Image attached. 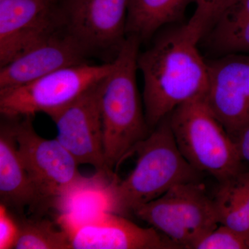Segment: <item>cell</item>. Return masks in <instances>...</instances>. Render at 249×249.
<instances>
[{"label": "cell", "instance_id": "1", "mask_svg": "<svg viewBox=\"0 0 249 249\" xmlns=\"http://www.w3.org/2000/svg\"><path fill=\"white\" fill-rule=\"evenodd\" d=\"M201 39L188 24L157 33L151 46L139 52L143 77L144 110L150 132L176 108L206 96L207 62L201 55Z\"/></svg>", "mask_w": 249, "mask_h": 249}, {"label": "cell", "instance_id": "2", "mask_svg": "<svg viewBox=\"0 0 249 249\" xmlns=\"http://www.w3.org/2000/svg\"><path fill=\"white\" fill-rule=\"evenodd\" d=\"M34 116L14 117V131L19 153L34 194L30 210L42 216L49 209L68 213L79 198L102 193L111 181L102 173L83 176L74 157L60 142L43 138L33 124Z\"/></svg>", "mask_w": 249, "mask_h": 249}, {"label": "cell", "instance_id": "3", "mask_svg": "<svg viewBox=\"0 0 249 249\" xmlns=\"http://www.w3.org/2000/svg\"><path fill=\"white\" fill-rule=\"evenodd\" d=\"M135 167L127 178L114 175L102 193L103 210L127 217L179 183L199 181L201 173L183 157L167 116L136 147Z\"/></svg>", "mask_w": 249, "mask_h": 249}, {"label": "cell", "instance_id": "4", "mask_svg": "<svg viewBox=\"0 0 249 249\" xmlns=\"http://www.w3.org/2000/svg\"><path fill=\"white\" fill-rule=\"evenodd\" d=\"M142 43L137 36H127L100 86L105 160L114 173L150 133L137 82Z\"/></svg>", "mask_w": 249, "mask_h": 249}, {"label": "cell", "instance_id": "5", "mask_svg": "<svg viewBox=\"0 0 249 249\" xmlns=\"http://www.w3.org/2000/svg\"><path fill=\"white\" fill-rule=\"evenodd\" d=\"M168 118L178 150L195 169L219 183L242 172L235 140L214 115L206 96L181 105Z\"/></svg>", "mask_w": 249, "mask_h": 249}, {"label": "cell", "instance_id": "6", "mask_svg": "<svg viewBox=\"0 0 249 249\" xmlns=\"http://www.w3.org/2000/svg\"><path fill=\"white\" fill-rule=\"evenodd\" d=\"M134 215L168 237L178 249H193L219 225L214 199L199 181L179 183L155 200L139 206Z\"/></svg>", "mask_w": 249, "mask_h": 249}, {"label": "cell", "instance_id": "7", "mask_svg": "<svg viewBox=\"0 0 249 249\" xmlns=\"http://www.w3.org/2000/svg\"><path fill=\"white\" fill-rule=\"evenodd\" d=\"M113 63L89 62L65 67L27 84L0 90V112L5 117L51 115L73 102L102 80Z\"/></svg>", "mask_w": 249, "mask_h": 249}, {"label": "cell", "instance_id": "8", "mask_svg": "<svg viewBox=\"0 0 249 249\" xmlns=\"http://www.w3.org/2000/svg\"><path fill=\"white\" fill-rule=\"evenodd\" d=\"M130 0H62V25L89 56L111 62L127 38Z\"/></svg>", "mask_w": 249, "mask_h": 249}, {"label": "cell", "instance_id": "9", "mask_svg": "<svg viewBox=\"0 0 249 249\" xmlns=\"http://www.w3.org/2000/svg\"><path fill=\"white\" fill-rule=\"evenodd\" d=\"M101 81L73 102L49 115L57 128L56 139L79 165H89L112 179L105 160L103 131L100 109Z\"/></svg>", "mask_w": 249, "mask_h": 249}, {"label": "cell", "instance_id": "10", "mask_svg": "<svg viewBox=\"0 0 249 249\" xmlns=\"http://www.w3.org/2000/svg\"><path fill=\"white\" fill-rule=\"evenodd\" d=\"M60 0H0V67L63 30Z\"/></svg>", "mask_w": 249, "mask_h": 249}, {"label": "cell", "instance_id": "11", "mask_svg": "<svg viewBox=\"0 0 249 249\" xmlns=\"http://www.w3.org/2000/svg\"><path fill=\"white\" fill-rule=\"evenodd\" d=\"M59 222L73 249H179L155 228L139 227L103 209L81 220L61 217Z\"/></svg>", "mask_w": 249, "mask_h": 249}, {"label": "cell", "instance_id": "12", "mask_svg": "<svg viewBox=\"0 0 249 249\" xmlns=\"http://www.w3.org/2000/svg\"><path fill=\"white\" fill-rule=\"evenodd\" d=\"M206 62V101L228 133L235 139L249 125V55L228 54Z\"/></svg>", "mask_w": 249, "mask_h": 249}, {"label": "cell", "instance_id": "13", "mask_svg": "<svg viewBox=\"0 0 249 249\" xmlns=\"http://www.w3.org/2000/svg\"><path fill=\"white\" fill-rule=\"evenodd\" d=\"M88 54L62 30L0 67V90L27 84L65 67L88 62Z\"/></svg>", "mask_w": 249, "mask_h": 249}, {"label": "cell", "instance_id": "14", "mask_svg": "<svg viewBox=\"0 0 249 249\" xmlns=\"http://www.w3.org/2000/svg\"><path fill=\"white\" fill-rule=\"evenodd\" d=\"M0 126V198L19 216L34 203L29 175L19 153L14 131V118L5 117Z\"/></svg>", "mask_w": 249, "mask_h": 249}, {"label": "cell", "instance_id": "15", "mask_svg": "<svg viewBox=\"0 0 249 249\" xmlns=\"http://www.w3.org/2000/svg\"><path fill=\"white\" fill-rule=\"evenodd\" d=\"M216 57L249 53V0H235L203 37Z\"/></svg>", "mask_w": 249, "mask_h": 249}, {"label": "cell", "instance_id": "16", "mask_svg": "<svg viewBox=\"0 0 249 249\" xmlns=\"http://www.w3.org/2000/svg\"><path fill=\"white\" fill-rule=\"evenodd\" d=\"M195 0H130L127 11V35L150 40L165 26L181 22L187 7Z\"/></svg>", "mask_w": 249, "mask_h": 249}, {"label": "cell", "instance_id": "17", "mask_svg": "<svg viewBox=\"0 0 249 249\" xmlns=\"http://www.w3.org/2000/svg\"><path fill=\"white\" fill-rule=\"evenodd\" d=\"M219 224L227 226L249 238V171L219 183L213 198Z\"/></svg>", "mask_w": 249, "mask_h": 249}, {"label": "cell", "instance_id": "18", "mask_svg": "<svg viewBox=\"0 0 249 249\" xmlns=\"http://www.w3.org/2000/svg\"><path fill=\"white\" fill-rule=\"evenodd\" d=\"M19 233L15 249H72L70 236L62 227L42 216L18 217Z\"/></svg>", "mask_w": 249, "mask_h": 249}, {"label": "cell", "instance_id": "19", "mask_svg": "<svg viewBox=\"0 0 249 249\" xmlns=\"http://www.w3.org/2000/svg\"><path fill=\"white\" fill-rule=\"evenodd\" d=\"M235 0H195L196 9L188 27L202 40L217 18Z\"/></svg>", "mask_w": 249, "mask_h": 249}, {"label": "cell", "instance_id": "20", "mask_svg": "<svg viewBox=\"0 0 249 249\" xmlns=\"http://www.w3.org/2000/svg\"><path fill=\"white\" fill-rule=\"evenodd\" d=\"M193 249H249V238L231 228L219 224Z\"/></svg>", "mask_w": 249, "mask_h": 249}, {"label": "cell", "instance_id": "21", "mask_svg": "<svg viewBox=\"0 0 249 249\" xmlns=\"http://www.w3.org/2000/svg\"><path fill=\"white\" fill-rule=\"evenodd\" d=\"M19 233V223L4 204L0 203V249H14Z\"/></svg>", "mask_w": 249, "mask_h": 249}, {"label": "cell", "instance_id": "22", "mask_svg": "<svg viewBox=\"0 0 249 249\" xmlns=\"http://www.w3.org/2000/svg\"><path fill=\"white\" fill-rule=\"evenodd\" d=\"M242 161L249 163V125L237 134L235 139Z\"/></svg>", "mask_w": 249, "mask_h": 249}, {"label": "cell", "instance_id": "23", "mask_svg": "<svg viewBox=\"0 0 249 249\" xmlns=\"http://www.w3.org/2000/svg\"><path fill=\"white\" fill-rule=\"evenodd\" d=\"M60 1H62V0H60Z\"/></svg>", "mask_w": 249, "mask_h": 249}]
</instances>
